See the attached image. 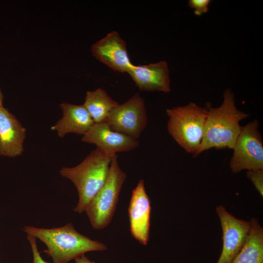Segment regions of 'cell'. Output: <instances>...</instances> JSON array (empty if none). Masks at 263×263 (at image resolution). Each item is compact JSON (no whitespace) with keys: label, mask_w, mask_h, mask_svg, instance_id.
<instances>
[{"label":"cell","mask_w":263,"mask_h":263,"mask_svg":"<svg viewBox=\"0 0 263 263\" xmlns=\"http://www.w3.org/2000/svg\"><path fill=\"white\" fill-rule=\"evenodd\" d=\"M81 140L94 144L96 148L110 156L132 150L139 145L138 140L112 130L105 122L94 123L83 135Z\"/></svg>","instance_id":"obj_10"},{"label":"cell","mask_w":263,"mask_h":263,"mask_svg":"<svg viewBox=\"0 0 263 263\" xmlns=\"http://www.w3.org/2000/svg\"><path fill=\"white\" fill-rule=\"evenodd\" d=\"M141 91H170L169 71L166 61L147 65H133L128 73Z\"/></svg>","instance_id":"obj_12"},{"label":"cell","mask_w":263,"mask_h":263,"mask_svg":"<svg viewBox=\"0 0 263 263\" xmlns=\"http://www.w3.org/2000/svg\"><path fill=\"white\" fill-rule=\"evenodd\" d=\"M75 263H95L90 260L85 255H83L75 260Z\"/></svg>","instance_id":"obj_19"},{"label":"cell","mask_w":263,"mask_h":263,"mask_svg":"<svg viewBox=\"0 0 263 263\" xmlns=\"http://www.w3.org/2000/svg\"><path fill=\"white\" fill-rule=\"evenodd\" d=\"M151 205L144 181L140 179L133 189L128 208L130 231L133 238L147 245L150 237Z\"/></svg>","instance_id":"obj_9"},{"label":"cell","mask_w":263,"mask_h":263,"mask_svg":"<svg viewBox=\"0 0 263 263\" xmlns=\"http://www.w3.org/2000/svg\"><path fill=\"white\" fill-rule=\"evenodd\" d=\"M259 127L256 119L242 127L229 162L233 173L263 169V142Z\"/></svg>","instance_id":"obj_6"},{"label":"cell","mask_w":263,"mask_h":263,"mask_svg":"<svg viewBox=\"0 0 263 263\" xmlns=\"http://www.w3.org/2000/svg\"><path fill=\"white\" fill-rule=\"evenodd\" d=\"M207 113V106L188 104L167 109L169 134L184 150L195 156L201 145Z\"/></svg>","instance_id":"obj_4"},{"label":"cell","mask_w":263,"mask_h":263,"mask_svg":"<svg viewBox=\"0 0 263 263\" xmlns=\"http://www.w3.org/2000/svg\"><path fill=\"white\" fill-rule=\"evenodd\" d=\"M118 104L104 90L99 88L87 92L83 105L94 123H100L106 121L111 111Z\"/></svg>","instance_id":"obj_15"},{"label":"cell","mask_w":263,"mask_h":263,"mask_svg":"<svg viewBox=\"0 0 263 263\" xmlns=\"http://www.w3.org/2000/svg\"><path fill=\"white\" fill-rule=\"evenodd\" d=\"M22 229L45 244L47 249L44 252L52 259L53 263H68L86 252L108 248L103 243L78 232L71 223L52 228L25 225Z\"/></svg>","instance_id":"obj_2"},{"label":"cell","mask_w":263,"mask_h":263,"mask_svg":"<svg viewBox=\"0 0 263 263\" xmlns=\"http://www.w3.org/2000/svg\"><path fill=\"white\" fill-rule=\"evenodd\" d=\"M223 231V245L216 263H232L245 244L250 226V221L236 218L224 206L216 207Z\"/></svg>","instance_id":"obj_8"},{"label":"cell","mask_w":263,"mask_h":263,"mask_svg":"<svg viewBox=\"0 0 263 263\" xmlns=\"http://www.w3.org/2000/svg\"><path fill=\"white\" fill-rule=\"evenodd\" d=\"M247 177L250 180L260 194L263 196V169L247 170Z\"/></svg>","instance_id":"obj_16"},{"label":"cell","mask_w":263,"mask_h":263,"mask_svg":"<svg viewBox=\"0 0 263 263\" xmlns=\"http://www.w3.org/2000/svg\"><path fill=\"white\" fill-rule=\"evenodd\" d=\"M27 238L30 244L33 254V262L32 263H50L42 258L40 252L38 251L37 244V238L30 235H27Z\"/></svg>","instance_id":"obj_18"},{"label":"cell","mask_w":263,"mask_h":263,"mask_svg":"<svg viewBox=\"0 0 263 263\" xmlns=\"http://www.w3.org/2000/svg\"><path fill=\"white\" fill-rule=\"evenodd\" d=\"M91 51L97 60L118 72L128 73L133 65L129 58L126 42L115 31L94 44Z\"/></svg>","instance_id":"obj_11"},{"label":"cell","mask_w":263,"mask_h":263,"mask_svg":"<svg viewBox=\"0 0 263 263\" xmlns=\"http://www.w3.org/2000/svg\"><path fill=\"white\" fill-rule=\"evenodd\" d=\"M26 129L7 109L0 107V155L15 157L22 154Z\"/></svg>","instance_id":"obj_13"},{"label":"cell","mask_w":263,"mask_h":263,"mask_svg":"<svg viewBox=\"0 0 263 263\" xmlns=\"http://www.w3.org/2000/svg\"><path fill=\"white\" fill-rule=\"evenodd\" d=\"M105 122L112 130L137 140L148 122L143 98L135 94L113 109Z\"/></svg>","instance_id":"obj_7"},{"label":"cell","mask_w":263,"mask_h":263,"mask_svg":"<svg viewBox=\"0 0 263 263\" xmlns=\"http://www.w3.org/2000/svg\"><path fill=\"white\" fill-rule=\"evenodd\" d=\"M3 99V94L0 89V107L3 106L2 105Z\"/></svg>","instance_id":"obj_20"},{"label":"cell","mask_w":263,"mask_h":263,"mask_svg":"<svg viewBox=\"0 0 263 263\" xmlns=\"http://www.w3.org/2000/svg\"><path fill=\"white\" fill-rule=\"evenodd\" d=\"M113 156L108 155L96 148L78 165L60 169V175L71 180L78 192V201L74 209L75 212L79 214L84 212L104 185Z\"/></svg>","instance_id":"obj_3"},{"label":"cell","mask_w":263,"mask_h":263,"mask_svg":"<svg viewBox=\"0 0 263 263\" xmlns=\"http://www.w3.org/2000/svg\"><path fill=\"white\" fill-rule=\"evenodd\" d=\"M210 2V0H189L188 5L194 10L195 15L201 16L207 12Z\"/></svg>","instance_id":"obj_17"},{"label":"cell","mask_w":263,"mask_h":263,"mask_svg":"<svg viewBox=\"0 0 263 263\" xmlns=\"http://www.w3.org/2000/svg\"><path fill=\"white\" fill-rule=\"evenodd\" d=\"M126 176V174L119 166L116 155H114L111 162L105 183L85 210L94 229H102L111 223Z\"/></svg>","instance_id":"obj_5"},{"label":"cell","mask_w":263,"mask_h":263,"mask_svg":"<svg viewBox=\"0 0 263 263\" xmlns=\"http://www.w3.org/2000/svg\"><path fill=\"white\" fill-rule=\"evenodd\" d=\"M207 106L203 137L195 156L211 148L233 149L241 130L240 122L249 116L237 108L234 93L230 88L224 92L220 106Z\"/></svg>","instance_id":"obj_1"},{"label":"cell","mask_w":263,"mask_h":263,"mask_svg":"<svg viewBox=\"0 0 263 263\" xmlns=\"http://www.w3.org/2000/svg\"><path fill=\"white\" fill-rule=\"evenodd\" d=\"M60 107L63 116L51 127V130L56 131L60 137L68 133L83 135L94 123L83 105L63 102Z\"/></svg>","instance_id":"obj_14"}]
</instances>
